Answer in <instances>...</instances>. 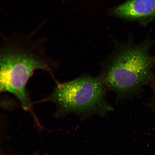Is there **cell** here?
Returning <instances> with one entry per match:
<instances>
[{
  "label": "cell",
  "instance_id": "cell-3",
  "mask_svg": "<svg viewBox=\"0 0 155 155\" xmlns=\"http://www.w3.org/2000/svg\"><path fill=\"white\" fill-rule=\"evenodd\" d=\"M155 61L146 44L129 48L116 56L98 79L107 90L115 92L117 97L123 96L145 80Z\"/></svg>",
  "mask_w": 155,
  "mask_h": 155
},
{
  "label": "cell",
  "instance_id": "cell-2",
  "mask_svg": "<svg viewBox=\"0 0 155 155\" xmlns=\"http://www.w3.org/2000/svg\"><path fill=\"white\" fill-rule=\"evenodd\" d=\"M106 90L98 79L82 77L58 83L48 100L57 106V117L71 113L84 118L103 117L113 110L106 101Z\"/></svg>",
  "mask_w": 155,
  "mask_h": 155
},
{
  "label": "cell",
  "instance_id": "cell-4",
  "mask_svg": "<svg viewBox=\"0 0 155 155\" xmlns=\"http://www.w3.org/2000/svg\"><path fill=\"white\" fill-rule=\"evenodd\" d=\"M114 13L121 18L146 24L155 20V0H127Z\"/></svg>",
  "mask_w": 155,
  "mask_h": 155
},
{
  "label": "cell",
  "instance_id": "cell-1",
  "mask_svg": "<svg viewBox=\"0 0 155 155\" xmlns=\"http://www.w3.org/2000/svg\"><path fill=\"white\" fill-rule=\"evenodd\" d=\"M43 49L25 39L8 40L0 48V93L13 95L26 110L31 107L26 90L29 79L37 70L51 69Z\"/></svg>",
  "mask_w": 155,
  "mask_h": 155
}]
</instances>
